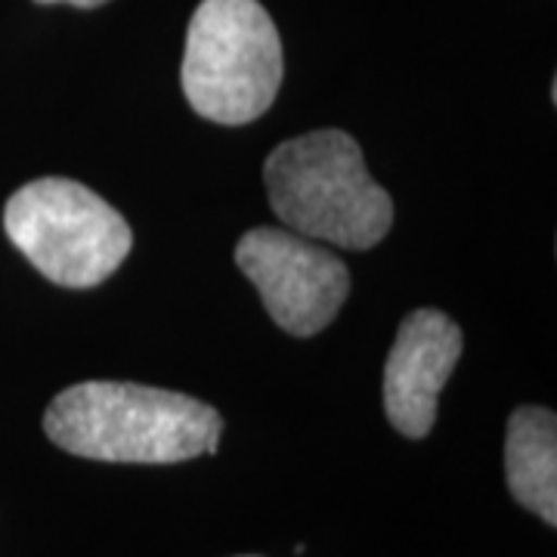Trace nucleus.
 <instances>
[{
    "label": "nucleus",
    "mask_w": 557,
    "mask_h": 557,
    "mask_svg": "<svg viewBox=\"0 0 557 557\" xmlns=\"http://www.w3.org/2000/svg\"><path fill=\"white\" fill-rule=\"evenodd\" d=\"M44 431L60 449L121 465L214 456L223 418L208 403L127 381H84L50 403Z\"/></svg>",
    "instance_id": "f257e3e1"
},
{
    "label": "nucleus",
    "mask_w": 557,
    "mask_h": 557,
    "mask_svg": "<svg viewBox=\"0 0 557 557\" xmlns=\"http://www.w3.org/2000/svg\"><path fill=\"white\" fill-rule=\"evenodd\" d=\"M263 180L276 218L322 245L369 251L394 223V199L366 171L359 143L344 131L285 139L263 164Z\"/></svg>",
    "instance_id": "f03ea898"
},
{
    "label": "nucleus",
    "mask_w": 557,
    "mask_h": 557,
    "mask_svg": "<svg viewBox=\"0 0 557 557\" xmlns=\"http://www.w3.org/2000/svg\"><path fill=\"white\" fill-rule=\"evenodd\" d=\"M183 94L201 119H260L282 84V40L258 0H201L186 32Z\"/></svg>",
    "instance_id": "7ed1b4c3"
},
{
    "label": "nucleus",
    "mask_w": 557,
    "mask_h": 557,
    "mask_svg": "<svg viewBox=\"0 0 557 557\" xmlns=\"http://www.w3.org/2000/svg\"><path fill=\"white\" fill-rule=\"evenodd\" d=\"M3 230L40 276L65 288H94L131 255V226L84 183L40 177L3 208Z\"/></svg>",
    "instance_id": "20e7f679"
},
{
    "label": "nucleus",
    "mask_w": 557,
    "mask_h": 557,
    "mask_svg": "<svg viewBox=\"0 0 557 557\" xmlns=\"http://www.w3.org/2000/svg\"><path fill=\"white\" fill-rule=\"evenodd\" d=\"M236 263L273 322L295 338L319 335L350 295L347 263L329 245L292 230H248L236 245Z\"/></svg>",
    "instance_id": "39448f33"
},
{
    "label": "nucleus",
    "mask_w": 557,
    "mask_h": 557,
    "mask_svg": "<svg viewBox=\"0 0 557 557\" xmlns=\"http://www.w3.org/2000/svg\"><path fill=\"white\" fill-rule=\"evenodd\" d=\"M461 329L440 310H416L403 319L384 366V409L406 437L421 440L437 421V403L461 357Z\"/></svg>",
    "instance_id": "423d86ee"
},
{
    "label": "nucleus",
    "mask_w": 557,
    "mask_h": 557,
    "mask_svg": "<svg viewBox=\"0 0 557 557\" xmlns=\"http://www.w3.org/2000/svg\"><path fill=\"white\" fill-rule=\"evenodd\" d=\"M508 490L523 508L557 523V418L552 409L523 406L508 421L505 437Z\"/></svg>",
    "instance_id": "0eeeda50"
},
{
    "label": "nucleus",
    "mask_w": 557,
    "mask_h": 557,
    "mask_svg": "<svg viewBox=\"0 0 557 557\" xmlns=\"http://www.w3.org/2000/svg\"><path fill=\"white\" fill-rule=\"evenodd\" d=\"M35 3H72V7H81V10H94V7H102L109 0H35Z\"/></svg>",
    "instance_id": "6e6552de"
}]
</instances>
